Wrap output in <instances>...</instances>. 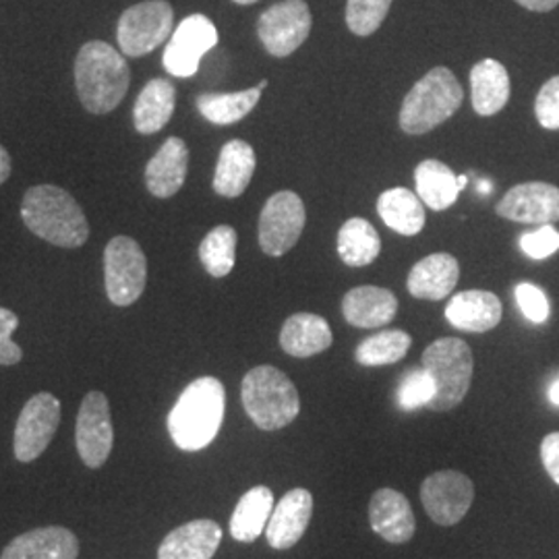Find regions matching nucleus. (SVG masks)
<instances>
[{
	"label": "nucleus",
	"mask_w": 559,
	"mask_h": 559,
	"mask_svg": "<svg viewBox=\"0 0 559 559\" xmlns=\"http://www.w3.org/2000/svg\"><path fill=\"white\" fill-rule=\"evenodd\" d=\"M460 278V265L450 253H433L417 261L406 286L415 299L441 300L450 297Z\"/></svg>",
	"instance_id": "5701e85b"
},
{
	"label": "nucleus",
	"mask_w": 559,
	"mask_h": 559,
	"mask_svg": "<svg viewBox=\"0 0 559 559\" xmlns=\"http://www.w3.org/2000/svg\"><path fill=\"white\" fill-rule=\"evenodd\" d=\"M475 500V485L459 471H440L420 485V501L429 519L440 526H454L466 516Z\"/></svg>",
	"instance_id": "f8f14e48"
},
{
	"label": "nucleus",
	"mask_w": 559,
	"mask_h": 559,
	"mask_svg": "<svg viewBox=\"0 0 559 559\" xmlns=\"http://www.w3.org/2000/svg\"><path fill=\"white\" fill-rule=\"evenodd\" d=\"M520 7L535 11V13H549L559 4V0H516Z\"/></svg>",
	"instance_id": "79ce46f5"
},
{
	"label": "nucleus",
	"mask_w": 559,
	"mask_h": 559,
	"mask_svg": "<svg viewBox=\"0 0 559 559\" xmlns=\"http://www.w3.org/2000/svg\"><path fill=\"white\" fill-rule=\"evenodd\" d=\"M413 338L402 332V330H383L376 336H369L362 340L357 350L355 359L362 367H381V365H394L406 357L411 350Z\"/></svg>",
	"instance_id": "72a5a7b5"
},
{
	"label": "nucleus",
	"mask_w": 559,
	"mask_h": 559,
	"mask_svg": "<svg viewBox=\"0 0 559 559\" xmlns=\"http://www.w3.org/2000/svg\"><path fill=\"white\" fill-rule=\"evenodd\" d=\"M131 69L124 55L102 40L83 44L75 59V87L81 104L92 115H108L124 100Z\"/></svg>",
	"instance_id": "f257e3e1"
},
{
	"label": "nucleus",
	"mask_w": 559,
	"mask_h": 559,
	"mask_svg": "<svg viewBox=\"0 0 559 559\" xmlns=\"http://www.w3.org/2000/svg\"><path fill=\"white\" fill-rule=\"evenodd\" d=\"M501 300L489 290H464L454 295L445 307V320L456 330L483 334L501 321Z\"/></svg>",
	"instance_id": "4be33fe9"
},
{
	"label": "nucleus",
	"mask_w": 559,
	"mask_h": 559,
	"mask_svg": "<svg viewBox=\"0 0 559 559\" xmlns=\"http://www.w3.org/2000/svg\"><path fill=\"white\" fill-rule=\"evenodd\" d=\"M392 0H348L346 2V25L348 29L367 38L380 29L381 23L388 17Z\"/></svg>",
	"instance_id": "f704fd0d"
},
{
	"label": "nucleus",
	"mask_w": 559,
	"mask_h": 559,
	"mask_svg": "<svg viewBox=\"0 0 559 559\" xmlns=\"http://www.w3.org/2000/svg\"><path fill=\"white\" fill-rule=\"evenodd\" d=\"M261 100L260 87L242 90V92H230V94H201L198 98V108L201 117L210 120L212 124H235L251 115V110L258 106Z\"/></svg>",
	"instance_id": "2f4dec72"
},
{
	"label": "nucleus",
	"mask_w": 559,
	"mask_h": 559,
	"mask_svg": "<svg viewBox=\"0 0 559 559\" xmlns=\"http://www.w3.org/2000/svg\"><path fill=\"white\" fill-rule=\"evenodd\" d=\"M417 182V195L425 203V207H431L433 212L448 210L459 200V175L440 160H423L415 170Z\"/></svg>",
	"instance_id": "c756f323"
},
{
	"label": "nucleus",
	"mask_w": 559,
	"mask_h": 559,
	"mask_svg": "<svg viewBox=\"0 0 559 559\" xmlns=\"http://www.w3.org/2000/svg\"><path fill=\"white\" fill-rule=\"evenodd\" d=\"M226 392L216 378L191 381L168 415V433L177 448L198 452L221 433Z\"/></svg>",
	"instance_id": "7ed1b4c3"
},
{
	"label": "nucleus",
	"mask_w": 559,
	"mask_h": 559,
	"mask_svg": "<svg viewBox=\"0 0 559 559\" xmlns=\"http://www.w3.org/2000/svg\"><path fill=\"white\" fill-rule=\"evenodd\" d=\"M255 164V150L247 141L230 140L224 143L214 173V191L228 200L240 198L251 185Z\"/></svg>",
	"instance_id": "393cba45"
},
{
	"label": "nucleus",
	"mask_w": 559,
	"mask_h": 559,
	"mask_svg": "<svg viewBox=\"0 0 559 559\" xmlns=\"http://www.w3.org/2000/svg\"><path fill=\"white\" fill-rule=\"evenodd\" d=\"M305 203L295 191H278L265 201L260 216V247L270 258L288 253L305 230Z\"/></svg>",
	"instance_id": "9d476101"
},
{
	"label": "nucleus",
	"mask_w": 559,
	"mask_h": 559,
	"mask_svg": "<svg viewBox=\"0 0 559 559\" xmlns=\"http://www.w3.org/2000/svg\"><path fill=\"white\" fill-rule=\"evenodd\" d=\"M433 399H436V381L427 373V369L406 373V378L399 385V404L404 411L429 406Z\"/></svg>",
	"instance_id": "c9c22d12"
},
{
	"label": "nucleus",
	"mask_w": 559,
	"mask_h": 559,
	"mask_svg": "<svg viewBox=\"0 0 559 559\" xmlns=\"http://www.w3.org/2000/svg\"><path fill=\"white\" fill-rule=\"evenodd\" d=\"M334 342L330 323L316 313H295L284 321L280 332V346L286 355L297 359L316 357L328 350Z\"/></svg>",
	"instance_id": "b1692460"
},
{
	"label": "nucleus",
	"mask_w": 559,
	"mask_h": 559,
	"mask_svg": "<svg viewBox=\"0 0 559 559\" xmlns=\"http://www.w3.org/2000/svg\"><path fill=\"white\" fill-rule=\"evenodd\" d=\"M104 282L108 299L117 307H129L140 299L147 282V260L138 240H108L104 249Z\"/></svg>",
	"instance_id": "6e6552de"
},
{
	"label": "nucleus",
	"mask_w": 559,
	"mask_h": 559,
	"mask_svg": "<svg viewBox=\"0 0 559 559\" xmlns=\"http://www.w3.org/2000/svg\"><path fill=\"white\" fill-rule=\"evenodd\" d=\"M516 302L522 316L533 323H545L551 316V305L547 295L531 282H522L516 286Z\"/></svg>",
	"instance_id": "e433bc0d"
},
{
	"label": "nucleus",
	"mask_w": 559,
	"mask_h": 559,
	"mask_svg": "<svg viewBox=\"0 0 559 559\" xmlns=\"http://www.w3.org/2000/svg\"><path fill=\"white\" fill-rule=\"evenodd\" d=\"M423 369L436 381V399L427 408L445 413L456 408L471 390L473 350L460 338H440L423 353Z\"/></svg>",
	"instance_id": "423d86ee"
},
{
	"label": "nucleus",
	"mask_w": 559,
	"mask_h": 559,
	"mask_svg": "<svg viewBox=\"0 0 559 559\" xmlns=\"http://www.w3.org/2000/svg\"><path fill=\"white\" fill-rule=\"evenodd\" d=\"M540 460L547 475L559 485V431L549 433L540 443Z\"/></svg>",
	"instance_id": "a19ab883"
},
{
	"label": "nucleus",
	"mask_w": 559,
	"mask_h": 559,
	"mask_svg": "<svg viewBox=\"0 0 559 559\" xmlns=\"http://www.w3.org/2000/svg\"><path fill=\"white\" fill-rule=\"evenodd\" d=\"M237 240V230L228 224L216 226L201 240L200 260L210 276L224 278L235 270Z\"/></svg>",
	"instance_id": "473e14b6"
},
{
	"label": "nucleus",
	"mask_w": 559,
	"mask_h": 559,
	"mask_svg": "<svg viewBox=\"0 0 559 559\" xmlns=\"http://www.w3.org/2000/svg\"><path fill=\"white\" fill-rule=\"evenodd\" d=\"M240 399L249 419L263 431H276L299 417L297 385L272 365L255 367L242 378Z\"/></svg>",
	"instance_id": "39448f33"
},
{
	"label": "nucleus",
	"mask_w": 559,
	"mask_h": 559,
	"mask_svg": "<svg viewBox=\"0 0 559 559\" xmlns=\"http://www.w3.org/2000/svg\"><path fill=\"white\" fill-rule=\"evenodd\" d=\"M378 212L383 224L402 237H417L425 228V203L415 191L404 187L383 191L378 200Z\"/></svg>",
	"instance_id": "cd10ccee"
},
{
	"label": "nucleus",
	"mask_w": 559,
	"mask_h": 559,
	"mask_svg": "<svg viewBox=\"0 0 559 559\" xmlns=\"http://www.w3.org/2000/svg\"><path fill=\"white\" fill-rule=\"evenodd\" d=\"M549 400H551V404L559 406V380L549 385Z\"/></svg>",
	"instance_id": "c03bdc74"
},
{
	"label": "nucleus",
	"mask_w": 559,
	"mask_h": 559,
	"mask_svg": "<svg viewBox=\"0 0 559 559\" xmlns=\"http://www.w3.org/2000/svg\"><path fill=\"white\" fill-rule=\"evenodd\" d=\"M235 4H240V7H247V4H255V2H260V0H233Z\"/></svg>",
	"instance_id": "a18cd8bd"
},
{
	"label": "nucleus",
	"mask_w": 559,
	"mask_h": 559,
	"mask_svg": "<svg viewBox=\"0 0 559 559\" xmlns=\"http://www.w3.org/2000/svg\"><path fill=\"white\" fill-rule=\"evenodd\" d=\"M496 212L501 218L519 224H556L559 222V189L549 182H522L501 198Z\"/></svg>",
	"instance_id": "2eb2a0df"
},
{
	"label": "nucleus",
	"mask_w": 559,
	"mask_h": 559,
	"mask_svg": "<svg viewBox=\"0 0 559 559\" xmlns=\"http://www.w3.org/2000/svg\"><path fill=\"white\" fill-rule=\"evenodd\" d=\"M520 249L524 255L533 260L551 258L556 251H559V233L551 224L539 226L537 230L524 233L520 237Z\"/></svg>",
	"instance_id": "4c0bfd02"
},
{
	"label": "nucleus",
	"mask_w": 559,
	"mask_h": 559,
	"mask_svg": "<svg viewBox=\"0 0 559 559\" xmlns=\"http://www.w3.org/2000/svg\"><path fill=\"white\" fill-rule=\"evenodd\" d=\"M175 9L166 0H143L122 11L117 25L120 52L141 59L173 36Z\"/></svg>",
	"instance_id": "0eeeda50"
},
{
	"label": "nucleus",
	"mask_w": 559,
	"mask_h": 559,
	"mask_svg": "<svg viewBox=\"0 0 559 559\" xmlns=\"http://www.w3.org/2000/svg\"><path fill=\"white\" fill-rule=\"evenodd\" d=\"M189 173V147L180 138H168L156 156L145 166V187L158 198H175L182 189Z\"/></svg>",
	"instance_id": "f3484780"
},
{
	"label": "nucleus",
	"mask_w": 559,
	"mask_h": 559,
	"mask_svg": "<svg viewBox=\"0 0 559 559\" xmlns=\"http://www.w3.org/2000/svg\"><path fill=\"white\" fill-rule=\"evenodd\" d=\"M267 85H270V81H267V80H263V81H260V83H258V87H260L261 92H263V90H265V87H267Z\"/></svg>",
	"instance_id": "49530a36"
},
{
	"label": "nucleus",
	"mask_w": 559,
	"mask_h": 559,
	"mask_svg": "<svg viewBox=\"0 0 559 559\" xmlns=\"http://www.w3.org/2000/svg\"><path fill=\"white\" fill-rule=\"evenodd\" d=\"M535 115L543 129L558 131L559 129V75L551 78L543 87L535 102Z\"/></svg>",
	"instance_id": "58836bf2"
},
{
	"label": "nucleus",
	"mask_w": 559,
	"mask_h": 559,
	"mask_svg": "<svg viewBox=\"0 0 559 559\" xmlns=\"http://www.w3.org/2000/svg\"><path fill=\"white\" fill-rule=\"evenodd\" d=\"M272 510H274V493L270 487L258 485L249 489L240 498L230 519L233 539L239 543H253L261 533H265Z\"/></svg>",
	"instance_id": "c85d7f7f"
},
{
	"label": "nucleus",
	"mask_w": 559,
	"mask_h": 559,
	"mask_svg": "<svg viewBox=\"0 0 559 559\" xmlns=\"http://www.w3.org/2000/svg\"><path fill=\"white\" fill-rule=\"evenodd\" d=\"M218 44V29L205 15H189L180 21L173 32L170 41L164 48L162 64L175 78H193L200 69V62Z\"/></svg>",
	"instance_id": "9b49d317"
},
{
	"label": "nucleus",
	"mask_w": 559,
	"mask_h": 559,
	"mask_svg": "<svg viewBox=\"0 0 559 559\" xmlns=\"http://www.w3.org/2000/svg\"><path fill=\"white\" fill-rule=\"evenodd\" d=\"M115 441L110 404L102 392H90L81 402L75 425V443L81 460L90 468H100L110 456Z\"/></svg>",
	"instance_id": "4468645a"
},
{
	"label": "nucleus",
	"mask_w": 559,
	"mask_h": 559,
	"mask_svg": "<svg viewBox=\"0 0 559 559\" xmlns=\"http://www.w3.org/2000/svg\"><path fill=\"white\" fill-rule=\"evenodd\" d=\"M20 328V318L0 307V365H17L23 359L20 346L13 340V332Z\"/></svg>",
	"instance_id": "ea45409f"
},
{
	"label": "nucleus",
	"mask_w": 559,
	"mask_h": 559,
	"mask_svg": "<svg viewBox=\"0 0 559 559\" xmlns=\"http://www.w3.org/2000/svg\"><path fill=\"white\" fill-rule=\"evenodd\" d=\"M471 98L480 117H493L510 100V75L500 60L483 59L471 71Z\"/></svg>",
	"instance_id": "a878e982"
},
{
	"label": "nucleus",
	"mask_w": 559,
	"mask_h": 559,
	"mask_svg": "<svg viewBox=\"0 0 559 559\" xmlns=\"http://www.w3.org/2000/svg\"><path fill=\"white\" fill-rule=\"evenodd\" d=\"M60 423V402L57 396L40 392L27 400L15 425V459L32 462L41 456L55 438Z\"/></svg>",
	"instance_id": "ddd939ff"
},
{
	"label": "nucleus",
	"mask_w": 559,
	"mask_h": 559,
	"mask_svg": "<svg viewBox=\"0 0 559 559\" xmlns=\"http://www.w3.org/2000/svg\"><path fill=\"white\" fill-rule=\"evenodd\" d=\"M464 100L462 85L456 75L436 67L413 85L400 108V129L408 135H425L454 117Z\"/></svg>",
	"instance_id": "20e7f679"
},
{
	"label": "nucleus",
	"mask_w": 559,
	"mask_h": 559,
	"mask_svg": "<svg viewBox=\"0 0 559 559\" xmlns=\"http://www.w3.org/2000/svg\"><path fill=\"white\" fill-rule=\"evenodd\" d=\"M11 170H13L11 156H9V152L0 145V185L11 177Z\"/></svg>",
	"instance_id": "37998d69"
},
{
	"label": "nucleus",
	"mask_w": 559,
	"mask_h": 559,
	"mask_svg": "<svg viewBox=\"0 0 559 559\" xmlns=\"http://www.w3.org/2000/svg\"><path fill=\"white\" fill-rule=\"evenodd\" d=\"M313 516V496L307 489H290L284 493L265 526V539L274 549L295 547Z\"/></svg>",
	"instance_id": "dca6fc26"
},
{
	"label": "nucleus",
	"mask_w": 559,
	"mask_h": 559,
	"mask_svg": "<svg viewBox=\"0 0 559 559\" xmlns=\"http://www.w3.org/2000/svg\"><path fill=\"white\" fill-rule=\"evenodd\" d=\"M23 224L55 247L78 249L90 239V224L78 200L57 185L32 187L21 201Z\"/></svg>",
	"instance_id": "f03ea898"
},
{
	"label": "nucleus",
	"mask_w": 559,
	"mask_h": 559,
	"mask_svg": "<svg viewBox=\"0 0 559 559\" xmlns=\"http://www.w3.org/2000/svg\"><path fill=\"white\" fill-rule=\"evenodd\" d=\"M221 543L222 528L214 520H193L166 535L158 559H212Z\"/></svg>",
	"instance_id": "412c9836"
},
{
	"label": "nucleus",
	"mask_w": 559,
	"mask_h": 559,
	"mask_svg": "<svg viewBox=\"0 0 559 559\" xmlns=\"http://www.w3.org/2000/svg\"><path fill=\"white\" fill-rule=\"evenodd\" d=\"M344 320L355 328H381L396 318L399 299L392 290L380 286H357L342 299Z\"/></svg>",
	"instance_id": "aec40b11"
},
{
	"label": "nucleus",
	"mask_w": 559,
	"mask_h": 559,
	"mask_svg": "<svg viewBox=\"0 0 559 559\" xmlns=\"http://www.w3.org/2000/svg\"><path fill=\"white\" fill-rule=\"evenodd\" d=\"M381 239L373 224L365 218H350L338 230V255L350 267H365L378 260Z\"/></svg>",
	"instance_id": "7c9ffc66"
},
{
	"label": "nucleus",
	"mask_w": 559,
	"mask_h": 559,
	"mask_svg": "<svg viewBox=\"0 0 559 559\" xmlns=\"http://www.w3.org/2000/svg\"><path fill=\"white\" fill-rule=\"evenodd\" d=\"M177 90L168 80H152L141 90L135 108L133 124L141 135H154L162 131L175 115Z\"/></svg>",
	"instance_id": "bb28decb"
},
{
	"label": "nucleus",
	"mask_w": 559,
	"mask_h": 559,
	"mask_svg": "<svg viewBox=\"0 0 559 559\" xmlns=\"http://www.w3.org/2000/svg\"><path fill=\"white\" fill-rule=\"evenodd\" d=\"M311 23V9L305 0H282L261 13L258 36L267 55L286 59L309 38Z\"/></svg>",
	"instance_id": "1a4fd4ad"
},
{
	"label": "nucleus",
	"mask_w": 559,
	"mask_h": 559,
	"mask_svg": "<svg viewBox=\"0 0 559 559\" xmlns=\"http://www.w3.org/2000/svg\"><path fill=\"white\" fill-rule=\"evenodd\" d=\"M80 540L62 526H44L11 540L0 559H78Z\"/></svg>",
	"instance_id": "a211bd4d"
},
{
	"label": "nucleus",
	"mask_w": 559,
	"mask_h": 559,
	"mask_svg": "<svg viewBox=\"0 0 559 559\" xmlns=\"http://www.w3.org/2000/svg\"><path fill=\"white\" fill-rule=\"evenodd\" d=\"M371 528L381 539L394 545L408 543L415 535L417 522L413 508L404 493L394 489H380L369 503Z\"/></svg>",
	"instance_id": "6ab92c4d"
}]
</instances>
